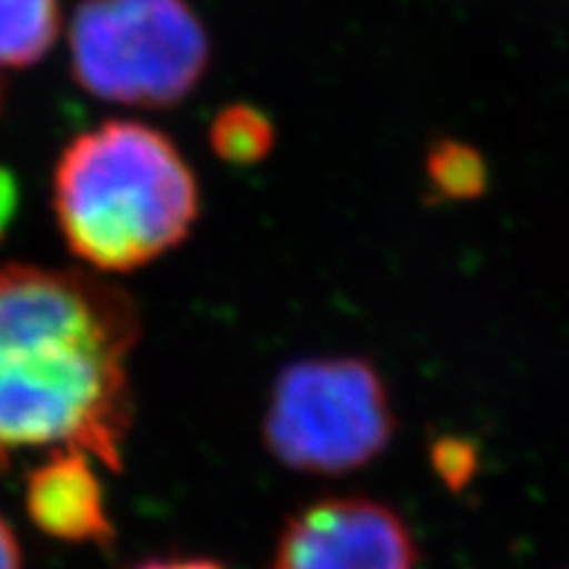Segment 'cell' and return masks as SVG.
Listing matches in <instances>:
<instances>
[{
    "label": "cell",
    "instance_id": "obj_1",
    "mask_svg": "<svg viewBox=\"0 0 569 569\" xmlns=\"http://www.w3.org/2000/svg\"><path fill=\"white\" fill-rule=\"evenodd\" d=\"M140 332L138 303L101 274L0 267V448H77L119 472Z\"/></svg>",
    "mask_w": 569,
    "mask_h": 569
},
{
    "label": "cell",
    "instance_id": "obj_2",
    "mask_svg": "<svg viewBox=\"0 0 569 569\" xmlns=\"http://www.w3.org/2000/svg\"><path fill=\"white\" fill-rule=\"evenodd\" d=\"M63 243L96 272H134L188 238L201 188L167 134L106 122L77 134L53 172Z\"/></svg>",
    "mask_w": 569,
    "mask_h": 569
},
{
    "label": "cell",
    "instance_id": "obj_3",
    "mask_svg": "<svg viewBox=\"0 0 569 569\" xmlns=\"http://www.w3.org/2000/svg\"><path fill=\"white\" fill-rule=\"evenodd\" d=\"M69 61L77 84L101 101L172 109L203 80L211 40L188 0H82Z\"/></svg>",
    "mask_w": 569,
    "mask_h": 569
},
{
    "label": "cell",
    "instance_id": "obj_4",
    "mask_svg": "<svg viewBox=\"0 0 569 569\" xmlns=\"http://www.w3.org/2000/svg\"><path fill=\"white\" fill-rule=\"evenodd\" d=\"M261 436L282 467L340 478L372 465L393 443V398L372 361L301 359L277 375Z\"/></svg>",
    "mask_w": 569,
    "mask_h": 569
},
{
    "label": "cell",
    "instance_id": "obj_5",
    "mask_svg": "<svg viewBox=\"0 0 569 569\" xmlns=\"http://www.w3.org/2000/svg\"><path fill=\"white\" fill-rule=\"evenodd\" d=\"M409 525L367 496H327L284 519L272 569H417Z\"/></svg>",
    "mask_w": 569,
    "mask_h": 569
},
{
    "label": "cell",
    "instance_id": "obj_6",
    "mask_svg": "<svg viewBox=\"0 0 569 569\" xmlns=\"http://www.w3.org/2000/svg\"><path fill=\"white\" fill-rule=\"evenodd\" d=\"M92 457L77 448H53L27 478V517L40 532L61 543L111 546L113 528L106 490Z\"/></svg>",
    "mask_w": 569,
    "mask_h": 569
},
{
    "label": "cell",
    "instance_id": "obj_7",
    "mask_svg": "<svg viewBox=\"0 0 569 569\" xmlns=\"http://www.w3.org/2000/svg\"><path fill=\"white\" fill-rule=\"evenodd\" d=\"M61 0H0V69H27L53 48Z\"/></svg>",
    "mask_w": 569,
    "mask_h": 569
},
{
    "label": "cell",
    "instance_id": "obj_8",
    "mask_svg": "<svg viewBox=\"0 0 569 569\" xmlns=\"http://www.w3.org/2000/svg\"><path fill=\"white\" fill-rule=\"evenodd\" d=\"M425 180L440 201H475L488 190L486 156L465 140L440 138L425 153Z\"/></svg>",
    "mask_w": 569,
    "mask_h": 569
},
{
    "label": "cell",
    "instance_id": "obj_9",
    "mask_svg": "<svg viewBox=\"0 0 569 569\" xmlns=\"http://www.w3.org/2000/svg\"><path fill=\"white\" fill-rule=\"evenodd\" d=\"M274 124L251 103L224 106L209 124L213 153L230 167H256L274 151Z\"/></svg>",
    "mask_w": 569,
    "mask_h": 569
},
{
    "label": "cell",
    "instance_id": "obj_10",
    "mask_svg": "<svg viewBox=\"0 0 569 569\" xmlns=\"http://www.w3.org/2000/svg\"><path fill=\"white\" fill-rule=\"evenodd\" d=\"M430 461L440 482H443L446 488H451L453 493H459V490H465L469 486L475 472H478L480 453L478 446L469 443V440L446 436L432 443Z\"/></svg>",
    "mask_w": 569,
    "mask_h": 569
},
{
    "label": "cell",
    "instance_id": "obj_11",
    "mask_svg": "<svg viewBox=\"0 0 569 569\" xmlns=\"http://www.w3.org/2000/svg\"><path fill=\"white\" fill-rule=\"evenodd\" d=\"M17 209H19V188L17 182H13V177L0 167V240H3V234L9 232L11 219L17 217Z\"/></svg>",
    "mask_w": 569,
    "mask_h": 569
},
{
    "label": "cell",
    "instance_id": "obj_12",
    "mask_svg": "<svg viewBox=\"0 0 569 569\" xmlns=\"http://www.w3.org/2000/svg\"><path fill=\"white\" fill-rule=\"evenodd\" d=\"M132 569H227L222 561L206 557H172V559H151Z\"/></svg>",
    "mask_w": 569,
    "mask_h": 569
},
{
    "label": "cell",
    "instance_id": "obj_13",
    "mask_svg": "<svg viewBox=\"0 0 569 569\" xmlns=\"http://www.w3.org/2000/svg\"><path fill=\"white\" fill-rule=\"evenodd\" d=\"M24 561H21V549L19 540L13 536L11 525L0 517V569H21Z\"/></svg>",
    "mask_w": 569,
    "mask_h": 569
},
{
    "label": "cell",
    "instance_id": "obj_14",
    "mask_svg": "<svg viewBox=\"0 0 569 569\" xmlns=\"http://www.w3.org/2000/svg\"><path fill=\"white\" fill-rule=\"evenodd\" d=\"M6 465H9V451H3V448H0V472H3Z\"/></svg>",
    "mask_w": 569,
    "mask_h": 569
}]
</instances>
